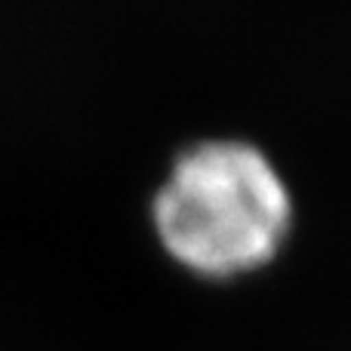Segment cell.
I'll use <instances>...</instances> for the list:
<instances>
[{"label":"cell","mask_w":351,"mask_h":351,"mask_svg":"<svg viewBox=\"0 0 351 351\" xmlns=\"http://www.w3.org/2000/svg\"><path fill=\"white\" fill-rule=\"evenodd\" d=\"M152 228L179 268L234 280L274 262L293 231V194L274 160L243 139L188 145L152 197Z\"/></svg>","instance_id":"obj_1"}]
</instances>
